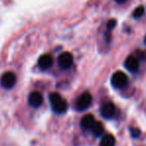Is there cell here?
I'll use <instances>...</instances> for the list:
<instances>
[{"mask_svg": "<svg viewBox=\"0 0 146 146\" xmlns=\"http://www.w3.org/2000/svg\"><path fill=\"white\" fill-rule=\"evenodd\" d=\"M52 110L57 114H63L68 110V102L58 92H52L49 96Z\"/></svg>", "mask_w": 146, "mask_h": 146, "instance_id": "6da1fadb", "label": "cell"}, {"mask_svg": "<svg viewBox=\"0 0 146 146\" xmlns=\"http://www.w3.org/2000/svg\"><path fill=\"white\" fill-rule=\"evenodd\" d=\"M92 98L90 92H84L78 98L77 104H76V108L79 111H84V110H88L90 108V106L92 104Z\"/></svg>", "mask_w": 146, "mask_h": 146, "instance_id": "7a4b0ae2", "label": "cell"}, {"mask_svg": "<svg viewBox=\"0 0 146 146\" xmlns=\"http://www.w3.org/2000/svg\"><path fill=\"white\" fill-rule=\"evenodd\" d=\"M127 76L122 72H116L111 77V85L115 88H122L127 85Z\"/></svg>", "mask_w": 146, "mask_h": 146, "instance_id": "3957f363", "label": "cell"}, {"mask_svg": "<svg viewBox=\"0 0 146 146\" xmlns=\"http://www.w3.org/2000/svg\"><path fill=\"white\" fill-rule=\"evenodd\" d=\"M74 57L71 53L64 52L62 53L58 58V65L62 70H68L73 66Z\"/></svg>", "mask_w": 146, "mask_h": 146, "instance_id": "277c9868", "label": "cell"}, {"mask_svg": "<svg viewBox=\"0 0 146 146\" xmlns=\"http://www.w3.org/2000/svg\"><path fill=\"white\" fill-rule=\"evenodd\" d=\"M1 86L6 90H10L16 84V76L13 72H6L1 77Z\"/></svg>", "mask_w": 146, "mask_h": 146, "instance_id": "5b68a950", "label": "cell"}, {"mask_svg": "<svg viewBox=\"0 0 146 146\" xmlns=\"http://www.w3.org/2000/svg\"><path fill=\"white\" fill-rule=\"evenodd\" d=\"M43 102H44V98H43L42 94L39 92H31L29 96H28V104H30V106L34 108H40L43 104Z\"/></svg>", "mask_w": 146, "mask_h": 146, "instance_id": "8992f818", "label": "cell"}, {"mask_svg": "<svg viewBox=\"0 0 146 146\" xmlns=\"http://www.w3.org/2000/svg\"><path fill=\"white\" fill-rule=\"evenodd\" d=\"M53 63H54V61H53L52 56L49 54L42 55L38 60V66L40 67V69H42V70L50 69L53 66Z\"/></svg>", "mask_w": 146, "mask_h": 146, "instance_id": "52a82bcc", "label": "cell"}, {"mask_svg": "<svg viewBox=\"0 0 146 146\" xmlns=\"http://www.w3.org/2000/svg\"><path fill=\"white\" fill-rule=\"evenodd\" d=\"M100 113L106 119L111 118L112 116L115 113V108H114L113 104L111 102H108V104H104L102 106V110H100Z\"/></svg>", "mask_w": 146, "mask_h": 146, "instance_id": "ba28073f", "label": "cell"}, {"mask_svg": "<svg viewBox=\"0 0 146 146\" xmlns=\"http://www.w3.org/2000/svg\"><path fill=\"white\" fill-rule=\"evenodd\" d=\"M124 66L129 72H136L139 69V61L136 57L129 56L128 58L125 60Z\"/></svg>", "mask_w": 146, "mask_h": 146, "instance_id": "9c48e42d", "label": "cell"}, {"mask_svg": "<svg viewBox=\"0 0 146 146\" xmlns=\"http://www.w3.org/2000/svg\"><path fill=\"white\" fill-rule=\"evenodd\" d=\"M94 117L92 114H87L82 118L81 120V127L84 130H88V129H92V127L94 126Z\"/></svg>", "mask_w": 146, "mask_h": 146, "instance_id": "30bf717a", "label": "cell"}, {"mask_svg": "<svg viewBox=\"0 0 146 146\" xmlns=\"http://www.w3.org/2000/svg\"><path fill=\"white\" fill-rule=\"evenodd\" d=\"M115 145V139L111 134H106L102 138L100 146H114Z\"/></svg>", "mask_w": 146, "mask_h": 146, "instance_id": "8fae6325", "label": "cell"}, {"mask_svg": "<svg viewBox=\"0 0 146 146\" xmlns=\"http://www.w3.org/2000/svg\"><path fill=\"white\" fill-rule=\"evenodd\" d=\"M92 133H94V136H100V135L104 133V125H102V123L100 122H94V126L92 127Z\"/></svg>", "mask_w": 146, "mask_h": 146, "instance_id": "7c38bea8", "label": "cell"}, {"mask_svg": "<svg viewBox=\"0 0 146 146\" xmlns=\"http://www.w3.org/2000/svg\"><path fill=\"white\" fill-rule=\"evenodd\" d=\"M145 12V9L143 6H138L137 8H135V10L133 11V18L134 19H140L141 17L143 16V14H144Z\"/></svg>", "mask_w": 146, "mask_h": 146, "instance_id": "4fadbf2b", "label": "cell"}, {"mask_svg": "<svg viewBox=\"0 0 146 146\" xmlns=\"http://www.w3.org/2000/svg\"><path fill=\"white\" fill-rule=\"evenodd\" d=\"M116 26V21L114 19H111L110 21H108V24H106V32H111L112 29Z\"/></svg>", "mask_w": 146, "mask_h": 146, "instance_id": "5bb4252c", "label": "cell"}, {"mask_svg": "<svg viewBox=\"0 0 146 146\" xmlns=\"http://www.w3.org/2000/svg\"><path fill=\"white\" fill-rule=\"evenodd\" d=\"M131 135H132L134 138H136V137H138L139 135H140V130L137 128H133L131 129Z\"/></svg>", "mask_w": 146, "mask_h": 146, "instance_id": "9a60e30c", "label": "cell"}, {"mask_svg": "<svg viewBox=\"0 0 146 146\" xmlns=\"http://www.w3.org/2000/svg\"><path fill=\"white\" fill-rule=\"evenodd\" d=\"M114 1L117 2V3H118V4H123V3H124V2H126L127 0H114Z\"/></svg>", "mask_w": 146, "mask_h": 146, "instance_id": "2e32d148", "label": "cell"}, {"mask_svg": "<svg viewBox=\"0 0 146 146\" xmlns=\"http://www.w3.org/2000/svg\"><path fill=\"white\" fill-rule=\"evenodd\" d=\"M144 43H145V45H146V36H145V39H144Z\"/></svg>", "mask_w": 146, "mask_h": 146, "instance_id": "e0dca14e", "label": "cell"}]
</instances>
